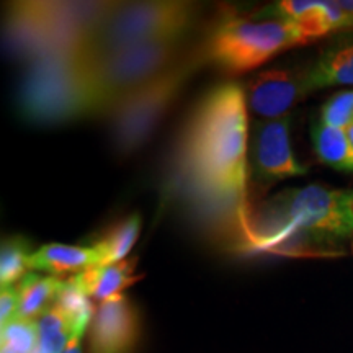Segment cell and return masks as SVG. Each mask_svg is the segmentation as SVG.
<instances>
[{"label":"cell","instance_id":"obj_1","mask_svg":"<svg viewBox=\"0 0 353 353\" xmlns=\"http://www.w3.org/2000/svg\"><path fill=\"white\" fill-rule=\"evenodd\" d=\"M244 87L211 88L190 114L179 143L183 180L213 213L231 224L242 249L252 245L249 205V114Z\"/></svg>","mask_w":353,"mask_h":353},{"label":"cell","instance_id":"obj_2","mask_svg":"<svg viewBox=\"0 0 353 353\" xmlns=\"http://www.w3.org/2000/svg\"><path fill=\"white\" fill-rule=\"evenodd\" d=\"M250 231L249 252L332 254L353 237V190H285L252 208Z\"/></svg>","mask_w":353,"mask_h":353},{"label":"cell","instance_id":"obj_3","mask_svg":"<svg viewBox=\"0 0 353 353\" xmlns=\"http://www.w3.org/2000/svg\"><path fill=\"white\" fill-rule=\"evenodd\" d=\"M108 2H17L8 7L7 39L26 63L43 57L83 52Z\"/></svg>","mask_w":353,"mask_h":353},{"label":"cell","instance_id":"obj_4","mask_svg":"<svg viewBox=\"0 0 353 353\" xmlns=\"http://www.w3.org/2000/svg\"><path fill=\"white\" fill-rule=\"evenodd\" d=\"M19 110L33 125H64L97 117L85 52L50 56L30 63L21 79Z\"/></svg>","mask_w":353,"mask_h":353},{"label":"cell","instance_id":"obj_5","mask_svg":"<svg viewBox=\"0 0 353 353\" xmlns=\"http://www.w3.org/2000/svg\"><path fill=\"white\" fill-rule=\"evenodd\" d=\"M196 20L188 2L112 3L85 46L87 56H101L154 41H183Z\"/></svg>","mask_w":353,"mask_h":353},{"label":"cell","instance_id":"obj_6","mask_svg":"<svg viewBox=\"0 0 353 353\" xmlns=\"http://www.w3.org/2000/svg\"><path fill=\"white\" fill-rule=\"evenodd\" d=\"M183 41H154L101 56H87V72L94 88L97 117L113 112L123 100L182 59Z\"/></svg>","mask_w":353,"mask_h":353},{"label":"cell","instance_id":"obj_7","mask_svg":"<svg viewBox=\"0 0 353 353\" xmlns=\"http://www.w3.org/2000/svg\"><path fill=\"white\" fill-rule=\"evenodd\" d=\"M301 44V32L288 20L226 19L210 33L201 52L205 63H213L229 74H244Z\"/></svg>","mask_w":353,"mask_h":353},{"label":"cell","instance_id":"obj_8","mask_svg":"<svg viewBox=\"0 0 353 353\" xmlns=\"http://www.w3.org/2000/svg\"><path fill=\"white\" fill-rule=\"evenodd\" d=\"M205 64L201 50L185 54L174 65L152 79L110 113L112 136L117 151H138L148 143L164 114L172 108L193 74Z\"/></svg>","mask_w":353,"mask_h":353},{"label":"cell","instance_id":"obj_9","mask_svg":"<svg viewBox=\"0 0 353 353\" xmlns=\"http://www.w3.org/2000/svg\"><path fill=\"white\" fill-rule=\"evenodd\" d=\"M290 114L278 120H255L249 130V180L260 192L307 174L294 156L290 138Z\"/></svg>","mask_w":353,"mask_h":353},{"label":"cell","instance_id":"obj_10","mask_svg":"<svg viewBox=\"0 0 353 353\" xmlns=\"http://www.w3.org/2000/svg\"><path fill=\"white\" fill-rule=\"evenodd\" d=\"M247 108L259 120L288 117L290 110L311 94L307 69H265L247 81L244 87Z\"/></svg>","mask_w":353,"mask_h":353},{"label":"cell","instance_id":"obj_11","mask_svg":"<svg viewBox=\"0 0 353 353\" xmlns=\"http://www.w3.org/2000/svg\"><path fill=\"white\" fill-rule=\"evenodd\" d=\"M139 337V317L126 294L105 299L90 329V353H131Z\"/></svg>","mask_w":353,"mask_h":353},{"label":"cell","instance_id":"obj_12","mask_svg":"<svg viewBox=\"0 0 353 353\" xmlns=\"http://www.w3.org/2000/svg\"><path fill=\"white\" fill-rule=\"evenodd\" d=\"M100 255L94 247L44 244L30 257V270L44 272L51 276L65 273H82L90 268L100 267Z\"/></svg>","mask_w":353,"mask_h":353},{"label":"cell","instance_id":"obj_13","mask_svg":"<svg viewBox=\"0 0 353 353\" xmlns=\"http://www.w3.org/2000/svg\"><path fill=\"white\" fill-rule=\"evenodd\" d=\"M136 265H138V257L125 259L118 263L101 265V267L77 273V275H72V280L85 296L105 301V299L121 294L139 280L141 276L136 275Z\"/></svg>","mask_w":353,"mask_h":353},{"label":"cell","instance_id":"obj_14","mask_svg":"<svg viewBox=\"0 0 353 353\" xmlns=\"http://www.w3.org/2000/svg\"><path fill=\"white\" fill-rule=\"evenodd\" d=\"M311 92L332 85H353V38L330 44L307 68Z\"/></svg>","mask_w":353,"mask_h":353},{"label":"cell","instance_id":"obj_15","mask_svg":"<svg viewBox=\"0 0 353 353\" xmlns=\"http://www.w3.org/2000/svg\"><path fill=\"white\" fill-rule=\"evenodd\" d=\"M64 280L51 275H38L30 272L19 286V314L25 319L38 321L51 306H54L57 294Z\"/></svg>","mask_w":353,"mask_h":353},{"label":"cell","instance_id":"obj_16","mask_svg":"<svg viewBox=\"0 0 353 353\" xmlns=\"http://www.w3.org/2000/svg\"><path fill=\"white\" fill-rule=\"evenodd\" d=\"M314 152L322 164L335 170L353 172V145L345 130L317 123L311 131Z\"/></svg>","mask_w":353,"mask_h":353},{"label":"cell","instance_id":"obj_17","mask_svg":"<svg viewBox=\"0 0 353 353\" xmlns=\"http://www.w3.org/2000/svg\"><path fill=\"white\" fill-rule=\"evenodd\" d=\"M139 232L141 216L136 213L113 223L92 245L100 255V263L112 265L125 260L132 245L138 241Z\"/></svg>","mask_w":353,"mask_h":353},{"label":"cell","instance_id":"obj_18","mask_svg":"<svg viewBox=\"0 0 353 353\" xmlns=\"http://www.w3.org/2000/svg\"><path fill=\"white\" fill-rule=\"evenodd\" d=\"M32 242L21 236H8L0 249V286L8 288L20 283L28 275L30 257L33 255Z\"/></svg>","mask_w":353,"mask_h":353},{"label":"cell","instance_id":"obj_19","mask_svg":"<svg viewBox=\"0 0 353 353\" xmlns=\"http://www.w3.org/2000/svg\"><path fill=\"white\" fill-rule=\"evenodd\" d=\"M38 332L39 353H64L74 332V324L63 309L51 306L38 319Z\"/></svg>","mask_w":353,"mask_h":353},{"label":"cell","instance_id":"obj_20","mask_svg":"<svg viewBox=\"0 0 353 353\" xmlns=\"http://www.w3.org/2000/svg\"><path fill=\"white\" fill-rule=\"evenodd\" d=\"M38 321L13 317L0 330V353H38Z\"/></svg>","mask_w":353,"mask_h":353},{"label":"cell","instance_id":"obj_21","mask_svg":"<svg viewBox=\"0 0 353 353\" xmlns=\"http://www.w3.org/2000/svg\"><path fill=\"white\" fill-rule=\"evenodd\" d=\"M321 123L347 130L353 125V90H345L334 95L321 110Z\"/></svg>","mask_w":353,"mask_h":353},{"label":"cell","instance_id":"obj_22","mask_svg":"<svg viewBox=\"0 0 353 353\" xmlns=\"http://www.w3.org/2000/svg\"><path fill=\"white\" fill-rule=\"evenodd\" d=\"M19 314V288L8 286L0 291V325L7 324Z\"/></svg>","mask_w":353,"mask_h":353},{"label":"cell","instance_id":"obj_23","mask_svg":"<svg viewBox=\"0 0 353 353\" xmlns=\"http://www.w3.org/2000/svg\"><path fill=\"white\" fill-rule=\"evenodd\" d=\"M87 327H79L70 335L68 345H65L64 353H82V339L85 335Z\"/></svg>","mask_w":353,"mask_h":353},{"label":"cell","instance_id":"obj_24","mask_svg":"<svg viewBox=\"0 0 353 353\" xmlns=\"http://www.w3.org/2000/svg\"><path fill=\"white\" fill-rule=\"evenodd\" d=\"M347 136H348V139H350V143H352V145H353V125L350 126V128H347Z\"/></svg>","mask_w":353,"mask_h":353},{"label":"cell","instance_id":"obj_25","mask_svg":"<svg viewBox=\"0 0 353 353\" xmlns=\"http://www.w3.org/2000/svg\"><path fill=\"white\" fill-rule=\"evenodd\" d=\"M352 249H353V244H352Z\"/></svg>","mask_w":353,"mask_h":353},{"label":"cell","instance_id":"obj_26","mask_svg":"<svg viewBox=\"0 0 353 353\" xmlns=\"http://www.w3.org/2000/svg\"><path fill=\"white\" fill-rule=\"evenodd\" d=\"M38 353H39V352H38Z\"/></svg>","mask_w":353,"mask_h":353}]
</instances>
